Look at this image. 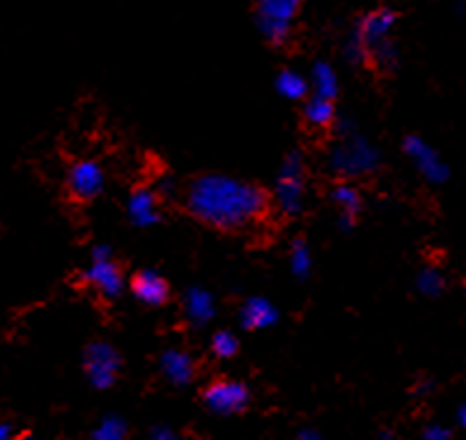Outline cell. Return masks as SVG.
Masks as SVG:
<instances>
[{
    "mask_svg": "<svg viewBox=\"0 0 466 440\" xmlns=\"http://www.w3.org/2000/svg\"><path fill=\"white\" fill-rule=\"evenodd\" d=\"M186 207L195 219L215 229H243L267 210V193L258 183L226 174H202L186 190Z\"/></svg>",
    "mask_w": 466,
    "mask_h": 440,
    "instance_id": "6da1fadb",
    "label": "cell"
},
{
    "mask_svg": "<svg viewBox=\"0 0 466 440\" xmlns=\"http://www.w3.org/2000/svg\"><path fill=\"white\" fill-rule=\"evenodd\" d=\"M341 140L331 148V155H328L331 172L345 179L376 172L381 165V155L374 143L362 133H357L352 122H341Z\"/></svg>",
    "mask_w": 466,
    "mask_h": 440,
    "instance_id": "7a4b0ae2",
    "label": "cell"
},
{
    "mask_svg": "<svg viewBox=\"0 0 466 440\" xmlns=\"http://www.w3.org/2000/svg\"><path fill=\"white\" fill-rule=\"evenodd\" d=\"M395 21L397 14L390 7H378V10H371L364 17H360L348 46H345V55H348L350 63L362 64L371 60V50L381 46L383 41H388Z\"/></svg>",
    "mask_w": 466,
    "mask_h": 440,
    "instance_id": "3957f363",
    "label": "cell"
},
{
    "mask_svg": "<svg viewBox=\"0 0 466 440\" xmlns=\"http://www.w3.org/2000/svg\"><path fill=\"white\" fill-rule=\"evenodd\" d=\"M274 200L284 215L298 217L305 205V160L300 150L285 155L279 169L276 183H274Z\"/></svg>",
    "mask_w": 466,
    "mask_h": 440,
    "instance_id": "277c9868",
    "label": "cell"
},
{
    "mask_svg": "<svg viewBox=\"0 0 466 440\" xmlns=\"http://www.w3.org/2000/svg\"><path fill=\"white\" fill-rule=\"evenodd\" d=\"M300 10L298 0H262L255 7V21L267 41L284 46L292 29V20Z\"/></svg>",
    "mask_w": 466,
    "mask_h": 440,
    "instance_id": "5b68a950",
    "label": "cell"
},
{
    "mask_svg": "<svg viewBox=\"0 0 466 440\" xmlns=\"http://www.w3.org/2000/svg\"><path fill=\"white\" fill-rule=\"evenodd\" d=\"M202 402H205L209 412L215 414H238L243 412L248 402H250V391L241 381L222 378V381H215V384H209L205 388Z\"/></svg>",
    "mask_w": 466,
    "mask_h": 440,
    "instance_id": "8992f818",
    "label": "cell"
},
{
    "mask_svg": "<svg viewBox=\"0 0 466 440\" xmlns=\"http://www.w3.org/2000/svg\"><path fill=\"white\" fill-rule=\"evenodd\" d=\"M84 367L86 374H89V381L96 385L97 391H105V388H110L114 384L119 367H122V357H119V352L112 348L110 343H91L86 348Z\"/></svg>",
    "mask_w": 466,
    "mask_h": 440,
    "instance_id": "52a82bcc",
    "label": "cell"
},
{
    "mask_svg": "<svg viewBox=\"0 0 466 440\" xmlns=\"http://www.w3.org/2000/svg\"><path fill=\"white\" fill-rule=\"evenodd\" d=\"M105 186V174L100 165L93 160H79L70 167L67 174V189L77 200H93L100 196Z\"/></svg>",
    "mask_w": 466,
    "mask_h": 440,
    "instance_id": "ba28073f",
    "label": "cell"
},
{
    "mask_svg": "<svg viewBox=\"0 0 466 440\" xmlns=\"http://www.w3.org/2000/svg\"><path fill=\"white\" fill-rule=\"evenodd\" d=\"M402 148L407 157H410L417 169L421 172L424 179H428L431 183H443L447 179V167L445 162L440 160L438 153L433 150L424 139H419V136H407L402 140Z\"/></svg>",
    "mask_w": 466,
    "mask_h": 440,
    "instance_id": "9c48e42d",
    "label": "cell"
},
{
    "mask_svg": "<svg viewBox=\"0 0 466 440\" xmlns=\"http://www.w3.org/2000/svg\"><path fill=\"white\" fill-rule=\"evenodd\" d=\"M238 319H241V326L245 331L269 329V326L279 322V309H276L274 302L262 298V295H252V298L243 302Z\"/></svg>",
    "mask_w": 466,
    "mask_h": 440,
    "instance_id": "30bf717a",
    "label": "cell"
},
{
    "mask_svg": "<svg viewBox=\"0 0 466 440\" xmlns=\"http://www.w3.org/2000/svg\"><path fill=\"white\" fill-rule=\"evenodd\" d=\"M131 293L146 305H162L169 298V283L153 269H143L131 279Z\"/></svg>",
    "mask_w": 466,
    "mask_h": 440,
    "instance_id": "8fae6325",
    "label": "cell"
},
{
    "mask_svg": "<svg viewBox=\"0 0 466 440\" xmlns=\"http://www.w3.org/2000/svg\"><path fill=\"white\" fill-rule=\"evenodd\" d=\"M126 215L131 219V224L146 229V226H155L160 222V210H157V196L148 189H136L126 200Z\"/></svg>",
    "mask_w": 466,
    "mask_h": 440,
    "instance_id": "7c38bea8",
    "label": "cell"
},
{
    "mask_svg": "<svg viewBox=\"0 0 466 440\" xmlns=\"http://www.w3.org/2000/svg\"><path fill=\"white\" fill-rule=\"evenodd\" d=\"M182 308H183V315H186V319L191 326H205V324H208L216 312L212 293L200 286L188 288L186 293H183Z\"/></svg>",
    "mask_w": 466,
    "mask_h": 440,
    "instance_id": "4fadbf2b",
    "label": "cell"
},
{
    "mask_svg": "<svg viewBox=\"0 0 466 440\" xmlns=\"http://www.w3.org/2000/svg\"><path fill=\"white\" fill-rule=\"evenodd\" d=\"M84 276L105 298H117L124 291V279L114 262H91Z\"/></svg>",
    "mask_w": 466,
    "mask_h": 440,
    "instance_id": "5bb4252c",
    "label": "cell"
},
{
    "mask_svg": "<svg viewBox=\"0 0 466 440\" xmlns=\"http://www.w3.org/2000/svg\"><path fill=\"white\" fill-rule=\"evenodd\" d=\"M160 369L169 384L188 385L191 381H193L195 362H193V357L188 355V352H183V350L169 348L162 352Z\"/></svg>",
    "mask_w": 466,
    "mask_h": 440,
    "instance_id": "9a60e30c",
    "label": "cell"
},
{
    "mask_svg": "<svg viewBox=\"0 0 466 440\" xmlns=\"http://www.w3.org/2000/svg\"><path fill=\"white\" fill-rule=\"evenodd\" d=\"M334 203L338 205V210H341L338 226H341L343 231H350L352 226H355L360 210H362L360 190H357L352 183H338V186L334 189Z\"/></svg>",
    "mask_w": 466,
    "mask_h": 440,
    "instance_id": "2e32d148",
    "label": "cell"
},
{
    "mask_svg": "<svg viewBox=\"0 0 466 440\" xmlns=\"http://www.w3.org/2000/svg\"><path fill=\"white\" fill-rule=\"evenodd\" d=\"M302 119H305L309 126H314V129H326V126L334 124L335 119L334 100L312 96V98L305 100V106H302Z\"/></svg>",
    "mask_w": 466,
    "mask_h": 440,
    "instance_id": "e0dca14e",
    "label": "cell"
},
{
    "mask_svg": "<svg viewBox=\"0 0 466 440\" xmlns=\"http://www.w3.org/2000/svg\"><path fill=\"white\" fill-rule=\"evenodd\" d=\"M312 86L319 98L334 100L338 96V74L328 63H314Z\"/></svg>",
    "mask_w": 466,
    "mask_h": 440,
    "instance_id": "ac0fdd59",
    "label": "cell"
},
{
    "mask_svg": "<svg viewBox=\"0 0 466 440\" xmlns=\"http://www.w3.org/2000/svg\"><path fill=\"white\" fill-rule=\"evenodd\" d=\"M276 91L288 100H302L307 96V79L295 70H284L276 77Z\"/></svg>",
    "mask_w": 466,
    "mask_h": 440,
    "instance_id": "d6986e66",
    "label": "cell"
},
{
    "mask_svg": "<svg viewBox=\"0 0 466 440\" xmlns=\"http://www.w3.org/2000/svg\"><path fill=\"white\" fill-rule=\"evenodd\" d=\"M291 272L298 279H307L312 272V252H309V245L302 238H295L291 245Z\"/></svg>",
    "mask_w": 466,
    "mask_h": 440,
    "instance_id": "ffe728a7",
    "label": "cell"
},
{
    "mask_svg": "<svg viewBox=\"0 0 466 440\" xmlns=\"http://www.w3.org/2000/svg\"><path fill=\"white\" fill-rule=\"evenodd\" d=\"M417 288H419V293L436 298V295L443 293V288H445V279H443V274H440L438 269H433V267H426V269H421V272H419Z\"/></svg>",
    "mask_w": 466,
    "mask_h": 440,
    "instance_id": "44dd1931",
    "label": "cell"
},
{
    "mask_svg": "<svg viewBox=\"0 0 466 440\" xmlns=\"http://www.w3.org/2000/svg\"><path fill=\"white\" fill-rule=\"evenodd\" d=\"M124 436H126L124 419H119V417H114V414H110V417H105V419L97 424L91 440H124Z\"/></svg>",
    "mask_w": 466,
    "mask_h": 440,
    "instance_id": "7402d4cb",
    "label": "cell"
},
{
    "mask_svg": "<svg viewBox=\"0 0 466 440\" xmlns=\"http://www.w3.org/2000/svg\"><path fill=\"white\" fill-rule=\"evenodd\" d=\"M371 60H374L381 70H395L397 63H400V53H397V46L393 41H383L381 46H376L371 50Z\"/></svg>",
    "mask_w": 466,
    "mask_h": 440,
    "instance_id": "603a6c76",
    "label": "cell"
},
{
    "mask_svg": "<svg viewBox=\"0 0 466 440\" xmlns=\"http://www.w3.org/2000/svg\"><path fill=\"white\" fill-rule=\"evenodd\" d=\"M209 345H212V352L222 360H229L238 352V338L231 331H216Z\"/></svg>",
    "mask_w": 466,
    "mask_h": 440,
    "instance_id": "cb8c5ba5",
    "label": "cell"
},
{
    "mask_svg": "<svg viewBox=\"0 0 466 440\" xmlns=\"http://www.w3.org/2000/svg\"><path fill=\"white\" fill-rule=\"evenodd\" d=\"M426 440H450V431L440 424H431V427L424 431Z\"/></svg>",
    "mask_w": 466,
    "mask_h": 440,
    "instance_id": "d4e9b609",
    "label": "cell"
},
{
    "mask_svg": "<svg viewBox=\"0 0 466 440\" xmlns=\"http://www.w3.org/2000/svg\"><path fill=\"white\" fill-rule=\"evenodd\" d=\"M91 262H112V248L110 245H96L91 250Z\"/></svg>",
    "mask_w": 466,
    "mask_h": 440,
    "instance_id": "484cf974",
    "label": "cell"
},
{
    "mask_svg": "<svg viewBox=\"0 0 466 440\" xmlns=\"http://www.w3.org/2000/svg\"><path fill=\"white\" fill-rule=\"evenodd\" d=\"M150 440H179V438H176L169 428H155L153 436H150Z\"/></svg>",
    "mask_w": 466,
    "mask_h": 440,
    "instance_id": "4316f807",
    "label": "cell"
},
{
    "mask_svg": "<svg viewBox=\"0 0 466 440\" xmlns=\"http://www.w3.org/2000/svg\"><path fill=\"white\" fill-rule=\"evenodd\" d=\"M298 440H321L319 434H314V431H302V434L298 436Z\"/></svg>",
    "mask_w": 466,
    "mask_h": 440,
    "instance_id": "83f0119b",
    "label": "cell"
},
{
    "mask_svg": "<svg viewBox=\"0 0 466 440\" xmlns=\"http://www.w3.org/2000/svg\"><path fill=\"white\" fill-rule=\"evenodd\" d=\"M457 419H460L462 427L466 428V405H462V407H460V412H457Z\"/></svg>",
    "mask_w": 466,
    "mask_h": 440,
    "instance_id": "f1b7e54d",
    "label": "cell"
},
{
    "mask_svg": "<svg viewBox=\"0 0 466 440\" xmlns=\"http://www.w3.org/2000/svg\"><path fill=\"white\" fill-rule=\"evenodd\" d=\"M17 440H36V438H34V436H20Z\"/></svg>",
    "mask_w": 466,
    "mask_h": 440,
    "instance_id": "f546056e",
    "label": "cell"
},
{
    "mask_svg": "<svg viewBox=\"0 0 466 440\" xmlns=\"http://www.w3.org/2000/svg\"><path fill=\"white\" fill-rule=\"evenodd\" d=\"M381 440H393V436H390V434H381Z\"/></svg>",
    "mask_w": 466,
    "mask_h": 440,
    "instance_id": "4dcf8cb0",
    "label": "cell"
}]
</instances>
